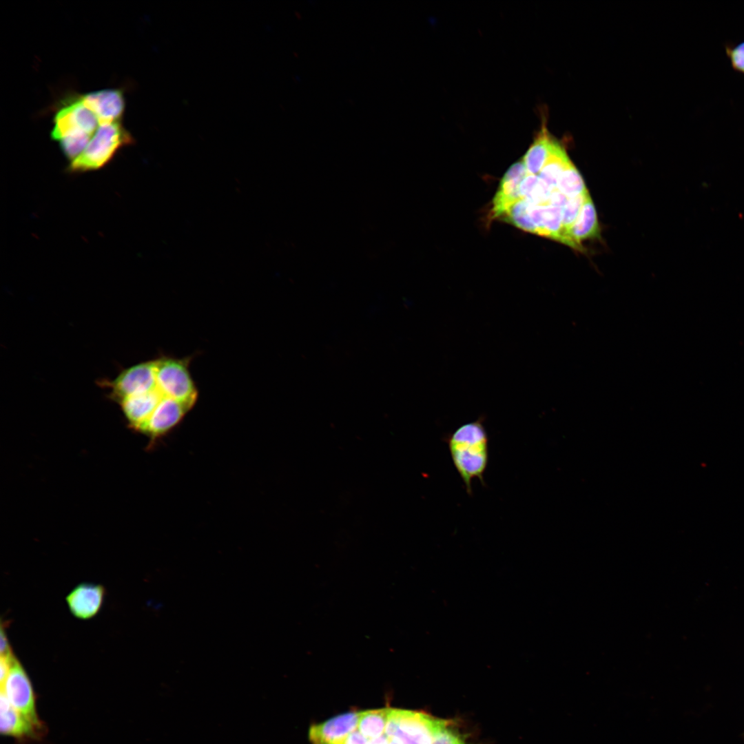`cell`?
I'll return each mask as SVG.
<instances>
[{"instance_id": "obj_1", "label": "cell", "mask_w": 744, "mask_h": 744, "mask_svg": "<svg viewBox=\"0 0 744 744\" xmlns=\"http://www.w3.org/2000/svg\"><path fill=\"white\" fill-rule=\"evenodd\" d=\"M484 419L464 424L448 435L446 442L453 464L472 495V481L479 479L484 486V474L489 459L488 435Z\"/></svg>"}, {"instance_id": "obj_2", "label": "cell", "mask_w": 744, "mask_h": 744, "mask_svg": "<svg viewBox=\"0 0 744 744\" xmlns=\"http://www.w3.org/2000/svg\"><path fill=\"white\" fill-rule=\"evenodd\" d=\"M132 135L121 121L100 124L83 152L68 167L71 173L98 170L106 165L123 147L132 144Z\"/></svg>"}, {"instance_id": "obj_3", "label": "cell", "mask_w": 744, "mask_h": 744, "mask_svg": "<svg viewBox=\"0 0 744 744\" xmlns=\"http://www.w3.org/2000/svg\"><path fill=\"white\" fill-rule=\"evenodd\" d=\"M442 721L422 712L389 708L385 734L397 744H432Z\"/></svg>"}, {"instance_id": "obj_4", "label": "cell", "mask_w": 744, "mask_h": 744, "mask_svg": "<svg viewBox=\"0 0 744 744\" xmlns=\"http://www.w3.org/2000/svg\"><path fill=\"white\" fill-rule=\"evenodd\" d=\"M51 137L57 141L80 139L90 142L100 125L95 114L83 102L80 95L66 100L54 116Z\"/></svg>"}, {"instance_id": "obj_5", "label": "cell", "mask_w": 744, "mask_h": 744, "mask_svg": "<svg viewBox=\"0 0 744 744\" xmlns=\"http://www.w3.org/2000/svg\"><path fill=\"white\" fill-rule=\"evenodd\" d=\"M189 359L156 360V387L169 397L193 406L198 391L189 371Z\"/></svg>"}, {"instance_id": "obj_6", "label": "cell", "mask_w": 744, "mask_h": 744, "mask_svg": "<svg viewBox=\"0 0 744 744\" xmlns=\"http://www.w3.org/2000/svg\"><path fill=\"white\" fill-rule=\"evenodd\" d=\"M1 691L19 712L39 729L43 728L37 713L35 695L31 681L16 656L13 658L5 682L1 685Z\"/></svg>"}, {"instance_id": "obj_7", "label": "cell", "mask_w": 744, "mask_h": 744, "mask_svg": "<svg viewBox=\"0 0 744 744\" xmlns=\"http://www.w3.org/2000/svg\"><path fill=\"white\" fill-rule=\"evenodd\" d=\"M112 395L118 401L149 392L156 387V360L123 371L112 383Z\"/></svg>"}, {"instance_id": "obj_8", "label": "cell", "mask_w": 744, "mask_h": 744, "mask_svg": "<svg viewBox=\"0 0 744 744\" xmlns=\"http://www.w3.org/2000/svg\"><path fill=\"white\" fill-rule=\"evenodd\" d=\"M192 408L185 403L164 396L140 431L153 439L164 435L180 423Z\"/></svg>"}, {"instance_id": "obj_9", "label": "cell", "mask_w": 744, "mask_h": 744, "mask_svg": "<svg viewBox=\"0 0 744 744\" xmlns=\"http://www.w3.org/2000/svg\"><path fill=\"white\" fill-rule=\"evenodd\" d=\"M105 595L101 584L81 583L66 596L65 600L72 614L77 619L87 620L100 611Z\"/></svg>"}, {"instance_id": "obj_10", "label": "cell", "mask_w": 744, "mask_h": 744, "mask_svg": "<svg viewBox=\"0 0 744 744\" xmlns=\"http://www.w3.org/2000/svg\"><path fill=\"white\" fill-rule=\"evenodd\" d=\"M358 712H349L313 725L309 732L312 744H338L358 727Z\"/></svg>"}, {"instance_id": "obj_11", "label": "cell", "mask_w": 744, "mask_h": 744, "mask_svg": "<svg viewBox=\"0 0 744 744\" xmlns=\"http://www.w3.org/2000/svg\"><path fill=\"white\" fill-rule=\"evenodd\" d=\"M80 96L83 103L97 116L100 124L121 121L125 109L121 90L105 89Z\"/></svg>"}, {"instance_id": "obj_12", "label": "cell", "mask_w": 744, "mask_h": 744, "mask_svg": "<svg viewBox=\"0 0 744 744\" xmlns=\"http://www.w3.org/2000/svg\"><path fill=\"white\" fill-rule=\"evenodd\" d=\"M528 174L523 161L512 165L504 175L493 200V216L499 218L511 205L521 200L519 186Z\"/></svg>"}, {"instance_id": "obj_13", "label": "cell", "mask_w": 744, "mask_h": 744, "mask_svg": "<svg viewBox=\"0 0 744 744\" xmlns=\"http://www.w3.org/2000/svg\"><path fill=\"white\" fill-rule=\"evenodd\" d=\"M599 236L600 228L596 209L588 194L577 218L566 234V245L578 251H582L581 242L583 240L598 238Z\"/></svg>"}, {"instance_id": "obj_14", "label": "cell", "mask_w": 744, "mask_h": 744, "mask_svg": "<svg viewBox=\"0 0 744 744\" xmlns=\"http://www.w3.org/2000/svg\"><path fill=\"white\" fill-rule=\"evenodd\" d=\"M163 397L156 387L149 392L125 398L119 402L129 424L133 429L140 431Z\"/></svg>"}, {"instance_id": "obj_15", "label": "cell", "mask_w": 744, "mask_h": 744, "mask_svg": "<svg viewBox=\"0 0 744 744\" xmlns=\"http://www.w3.org/2000/svg\"><path fill=\"white\" fill-rule=\"evenodd\" d=\"M40 729L19 712L3 692L0 695V731L1 734L17 738H33Z\"/></svg>"}, {"instance_id": "obj_16", "label": "cell", "mask_w": 744, "mask_h": 744, "mask_svg": "<svg viewBox=\"0 0 744 744\" xmlns=\"http://www.w3.org/2000/svg\"><path fill=\"white\" fill-rule=\"evenodd\" d=\"M529 213L537 229V235L561 242L562 208L550 205L535 206L530 204Z\"/></svg>"}, {"instance_id": "obj_17", "label": "cell", "mask_w": 744, "mask_h": 744, "mask_svg": "<svg viewBox=\"0 0 744 744\" xmlns=\"http://www.w3.org/2000/svg\"><path fill=\"white\" fill-rule=\"evenodd\" d=\"M556 141L543 126L525 154L523 162L529 174L538 175L545 165Z\"/></svg>"}, {"instance_id": "obj_18", "label": "cell", "mask_w": 744, "mask_h": 744, "mask_svg": "<svg viewBox=\"0 0 744 744\" xmlns=\"http://www.w3.org/2000/svg\"><path fill=\"white\" fill-rule=\"evenodd\" d=\"M570 162L565 149L556 141L538 176L552 189H557L559 179Z\"/></svg>"}, {"instance_id": "obj_19", "label": "cell", "mask_w": 744, "mask_h": 744, "mask_svg": "<svg viewBox=\"0 0 744 744\" xmlns=\"http://www.w3.org/2000/svg\"><path fill=\"white\" fill-rule=\"evenodd\" d=\"M389 707L360 712L358 730L367 739L382 735L388 720Z\"/></svg>"}, {"instance_id": "obj_20", "label": "cell", "mask_w": 744, "mask_h": 744, "mask_svg": "<svg viewBox=\"0 0 744 744\" xmlns=\"http://www.w3.org/2000/svg\"><path fill=\"white\" fill-rule=\"evenodd\" d=\"M530 203L521 199L511 205L499 218L528 232L537 234L529 213Z\"/></svg>"}, {"instance_id": "obj_21", "label": "cell", "mask_w": 744, "mask_h": 744, "mask_svg": "<svg viewBox=\"0 0 744 744\" xmlns=\"http://www.w3.org/2000/svg\"><path fill=\"white\" fill-rule=\"evenodd\" d=\"M557 189L568 199L577 197L588 191L581 175L571 161L562 172Z\"/></svg>"}, {"instance_id": "obj_22", "label": "cell", "mask_w": 744, "mask_h": 744, "mask_svg": "<svg viewBox=\"0 0 744 744\" xmlns=\"http://www.w3.org/2000/svg\"><path fill=\"white\" fill-rule=\"evenodd\" d=\"M589 194L587 191L583 194H581L577 197L569 198L566 205L562 208V237L561 243L566 244V236L577 218L582 205Z\"/></svg>"}, {"instance_id": "obj_23", "label": "cell", "mask_w": 744, "mask_h": 744, "mask_svg": "<svg viewBox=\"0 0 744 744\" xmlns=\"http://www.w3.org/2000/svg\"><path fill=\"white\" fill-rule=\"evenodd\" d=\"M432 744H467L462 736L452 726V723L442 720L436 731Z\"/></svg>"}, {"instance_id": "obj_24", "label": "cell", "mask_w": 744, "mask_h": 744, "mask_svg": "<svg viewBox=\"0 0 744 744\" xmlns=\"http://www.w3.org/2000/svg\"><path fill=\"white\" fill-rule=\"evenodd\" d=\"M724 49L733 70L744 75V41L737 43H727Z\"/></svg>"}, {"instance_id": "obj_25", "label": "cell", "mask_w": 744, "mask_h": 744, "mask_svg": "<svg viewBox=\"0 0 744 744\" xmlns=\"http://www.w3.org/2000/svg\"><path fill=\"white\" fill-rule=\"evenodd\" d=\"M1 641H0V650L1 657H9L14 654L12 648L8 641V639L6 634L3 623L1 622Z\"/></svg>"}, {"instance_id": "obj_26", "label": "cell", "mask_w": 744, "mask_h": 744, "mask_svg": "<svg viewBox=\"0 0 744 744\" xmlns=\"http://www.w3.org/2000/svg\"><path fill=\"white\" fill-rule=\"evenodd\" d=\"M366 739L358 730H355L338 744H368Z\"/></svg>"}, {"instance_id": "obj_27", "label": "cell", "mask_w": 744, "mask_h": 744, "mask_svg": "<svg viewBox=\"0 0 744 744\" xmlns=\"http://www.w3.org/2000/svg\"><path fill=\"white\" fill-rule=\"evenodd\" d=\"M568 198L562 193H561L557 189H555L552 191L550 197V205L554 207L563 208Z\"/></svg>"}, {"instance_id": "obj_28", "label": "cell", "mask_w": 744, "mask_h": 744, "mask_svg": "<svg viewBox=\"0 0 744 744\" xmlns=\"http://www.w3.org/2000/svg\"><path fill=\"white\" fill-rule=\"evenodd\" d=\"M391 741V739L389 736L386 734H382L378 738L371 739V741L368 742V744H390Z\"/></svg>"}]
</instances>
